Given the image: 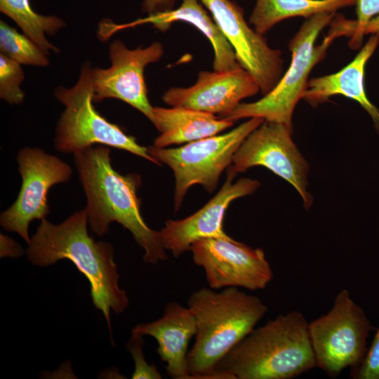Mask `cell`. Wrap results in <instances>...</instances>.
Returning <instances> with one entry per match:
<instances>
[{
    "label": "cell",
    "instance_id": "cell-9",
    "mask_svg": "<svg viewBox=\"0 0 379 379\" xmlns=\"http://www.w3.org/2000/svg\"><path fill=\"white\" fill-rule=\"evenodd\" d=\"M16 160L22 185L16 200L1 213L0 225L6 230L17 233L29 244V223L49 214V190L55 185L68 182L72 169L58 157L38 147L20 149Z\"/></svg>",
    "mask_w": 379,
    "mask_h": 379
},
{
    "label": "cell",
    "instance_id": "cell-10",
    "mask_svg": "<svg viewBox=\"0 0 379 379\" xmlns=\"http://www.w3.org/2000/svg\"><path fill=\"white\" fill-rule=\"evenodd\" d=\"M293 127L264 120L243 141L234 155L233 171H246L261 166L288 182L300 195L308 210L313 198L307 190L309 164L292 139Z\"/></svg>",
    "mask_w": 379,
    "mask_h": 379
},
{
    "label": "cell",
    "instance_id": "cell-29",
    "mask_svg": "<svg viewBox=\"0 0 379 379\" xmlns=\"http://www.w3.org/2000/svg\"><path fill=\"white\" fill-rule=\"evenodd\" d=\"M379 32V15L373 18L364 27L362 34Z\"/></svg>",
    "mask_w": 379,
    "mask_h": 379
},
{
    "label": "cell",
    "instance_id": "cell-5",
    "mask_svg": "<svg viewBox=\"0 0 379 379\" xmlns=\"http://www.w3.org/2000/svg\"><path fill=\"white\" fill-rule=\"evenodd\" d=\"M335 14L322 12L306 19L289 42L291 62L277 86L261 99L239 103L231 112L218 117L233 122L260 117L293 127V113L307 88L312 68L324 58L333 41L341 36L337 28L330 24Z\"/></svg>",
    "mask_w": 379,
    "mask_h": 379
},
{
    "label": "cell",
    "instance_id": "cell-11",
    "mask_svg": "<svg viewBox=\"0 0 379 379\" xmlns=\"http://www.w3.org/2000/svg\"><path fill=\"white\" fill-rule=\"evenodd\" d=\"M190 251L194 262L204 269L213 289H263L273 277L262 248H252L234 239H200L192 243Z\"/></svg>",
    "mask_w": 379,
    "mask_h": 379
},
{
    "label": "cell",
    "instance_id": "cell-24",
    "mask_svg": "<svg viewBox=\"0 0 379 379\" xmlns=\"http://www.w3.org/2000/svg\"><path fill=\"white\" fill-rule=\"evenodd\" d=\"M357 20H352L349 46L357 49L362 44V30L374 17L379 15V0H355Z\"/></svg>",
    "mask_w": 379,
    "mask_h": 379
},
{
    "label": "cell",
    "instance_id": "cell-21",
    "mask_svg": "<svg viewBox=\"0 0 379 379\" xmlns=\"http://www.w3.org/2000/svg\"><path fill=\"white\" fill-rule=\"evenodd\" d=\"M0 11L11 18L48 55L50 51L59 52L46 37L55 34L65 26V22L55 15H42L36 13L29 0H0Z\"/></svg>",
    "mask_w": 379,
    "mask_h": 379
},
{
    "label": "cell",
    "instance_id": "cell-4",
    "mask_svg": "<svg viewBox=\"0 0 379 379\" xmlns=\"http://www.w3.org/2000/svg\"><path fill=\"white\" fill-rule=\"evenodd\" d=\"M187 307L196 321L195 343L187 353L190 379L218 378L216 364L252 331L268 308L257 296L227 287L194 291Z\"/></svg>",
    "mask_w": 379,
    "mask_h": 379
},
{
    "label": "cell",
    "instance_id": "cell-19",
    "mask_svg": "<svg viewBox=\"0 0 379 379\" xmlns=\"http://www.w3.org/2000/svg\"><path fill=\"white\" fill-rule=\"evenodd\" d=\"M150 121L160 133L153 145L158 148L216 135L234 124L213 114L181 107H154Z\"/></svg>",
    "mask_w": 379,
    "mask_h": 379
},
{
    "label": "cell",
    "instance_id": "cell-22",
    "mask_svg": "<svg viewBox=\"0 0 379 379\" xmlns=\"http://www.w3.org/2000/svg\"><path fill=\"white\" fill-rule=\"evenodd\" d=\"M0 50L1 54L20 65L45 67L49 64L44 50L3 20L0 21Z\"/></svg>",
    "mask_w": 379,
    "mask_h": 379
},
{
    "label": "cell",
    "instance_id": "cell-8",
    "mask_svg": "<svg viewBox=\"0 0 379 379\" xmlns=\"http://www.w3.org/2000/svg\"><path fill=\"white\" fill-rule=\"evenodd\" d=\"M371 328L364 309L349 291H340L332 308L308 324L317 367L330 378H337L345 368L357 366L367 352Z\"/></svg>",
    "mask_w": 379,
    "mask_h": 379
},
{
    "label": "cell",
    "instance_id": "cell-27",
    "mask_svg": "<svg viewBox=\"0 0 379 379\" xmlns=\"http://www.w3.org/2000/svg\"><path fill=\"white\" fill-rule=\"evenodd\" d=\"M25 254V251L15 240L8 236L0 234V257L17 258Z\"/></svg>",
    "mask_w": 379,
    "mask_h": 379
},
{
    "label": "cell",
    "instance_id": "cell-23",
    "mask_svg": "<svg viewBox=\"0 0 379 379\" xmlns=\"http://www.w3.org/2000/svg\"><path fill=\"white\" fill-rule=\"evenodd\" d=\"M20 64L4 55H0V97L8 103L20 104L25 93L20 86L24 79Z\"/></svg>",
    "mask_w": 379,
    "mask_h": 379
},
{
    "label": "cell",
    "instance_id": "cell-20",
    "mask_svg": "<svg viewBox=\"0 0 379 379\" xmlns=\"http://www.w3.org/2000/svg\"><path fill=\"white\" fill-rule=\"evenodd\" d=\"M355 3V0H256L249 22L263 35L285 19L298 16L307 19L322 12L336 13Z\"/></svg>",
    "mask_w": 379,
    "mask_h": 379
},
{
    "label": "cell",
    "instance_id": "cell-13",
    "mask_svg": "<svg viewBox=\"0 0 379 379\" xmlns=\"http://www.w3.org/2000/svg\"><path fill=\"white\" fill-rule=\"evenodd\" d=\"M164 53L160 42H153L146 48H128L116 40L109 48L111 66L107 69L93 68V102L107 98L121 100L142 113L149 121L153 107L147 98L144 72L145 67L158 61Z\"/></svg>",
    "mask_w": 379,
    "mask_h": 379
},
{
    "label": "cell",
    "instance_id": "cell-2",
    "mask_svg": "<svg viewBox=\"0 0 379 379\" xmlns=\"http://www.w3.org/2000/svg\"><path fill=\"white\" fill-rule=\"evenodd\" d=\"M111 150L105 145L90 147L74 155L75 166L86 197L85 207L93 232L102 237L117 222L127 229L144 251L146 263L157 265L168 257L159 231L151 229L140 214L137 192L138 174L121 175L112 166Z\"/></svg>",
    "mask_w": 379,
    "mask_h": 379
},
{
    "label": "cell",
    "instance_id": "cell-7",
    "mask_svg": "<svg viewBox=\"0 0 379 379\" xmlns=\"http://www.w3.org/2000/svg\"><path fill=\"white\" fill-rule=\"evenodd\" d=\"M250 118L228 133L205 138L177 148L148 147L150 156L158 163L168 165L175 179L174 208L182 205L187 191L201 185L208 192L216 188L222 171L230 166L233 157L246 138L263 121Z\"/></svg>",
    "mask_w": 379,
    "mask_h": 379
},
{
    "label": "cell",
    "instance_id": "cell-17",
    "mask_svg": "<svg viewBox=\"0 0 379 379\" xmlns=\"http://www.w3.org/2000/svg\"><path fill=\"white\" fill-rule=\"evenodd\" d=\"M378 44L379 32L372 34L355 58L342 69L309 80L302 99L312 106L335 95L352 99L368 113L379 133V110L368 100L364 87L365 67Z\"/></svg>",
    "mask_w": 379,
    "mask_h": 379
},
{
    "label": "cell",
    "instance_id": "cell-28",
    "mask_svg": "<svg viewBox=\"0 0 379 379\" xmlns=\"http://www.w3.org/2000/svg\"><path fill=\"white\" fill-rule=\"evenodd\" d=\"M175 0H143L142 11L148 15L173 9Z\"/></svg>",
    "mask_w": 379,
    "mask_h": 379
},
{
    "label": "cell",
    "instance_id": "cell-1",
    "mask_svg": "<svg viewBox=\"0 0 379 379\" xmlns=\"http://www.w3.org/2000/svg\"><path fill=\"white\" fill-rule=\"evenodd\" d=\"M88 224L85 208L59 224L43 218L26 253L29 261L39 267L50 266L61 260L73 262L89 281L93 303L103 314L112 333L111 311L124 312L129 300L126 291L119 285L120 276L113 246L107 241H95L88 234Z\"/></svg>",
    "mask_w": 379,
    "mask_h": 379
},
{
    "label": "cell",
    "instance_id": "cell-15",
    "mask_svg": "<svg viewBox=\"0 0 379 379\" xmlns=\"http://www.w3.org/2000/svg\"><path fill=\"white\" fill-rule=\"evenodd\" d=\"M260 91L254 78L242 67L231 71L199 73L197 82L187 88H171L162 96L172 107H181L222 117L240 102Z\"/></svg>",
    "mask_w": 379,
    "mask_h": 379
},
{
    "label": "cell",
    "instance_id": "cell-3",
    "mask_svg": "<svg viewBox=\"0 0 379 379\" xmlns=\"http://www.w3.org/2000/svg\"><path fill=\"white\" fill-rule=\"evenodd\" d=\"M309 322L299 311L254 328L216 364L223 379H291L317 367Z\"/></svg>",
    "mask_w": 379,
    "mask_h": 379
},
{
    "label": "cell",
    "instance_id": "cell-26",
    "mask_svg": "<svg viewBox=\"0 0 379 379\" xmlns=\"http://www.w3.org/2000/svg\"><path fill=\"white\" fill-rule=\"evenodd\" d=\"M353 379H379V329L362 361L351 368Z\"/></svg>",
    "mask_w": 379,
    "mask_h": 379
},
{
    "label": "cell",
    "instance_id": "cell-12",
    "mask_svg": "<svg viewBox=\"0 0 379 379\" xmlns=\"http://www.w3.org/2000/svg\"><path fill=\"white\" fill-rule=\"evenodd\" d=\"M232 47L240 66L254 78L263 95L283 76L281 52L269 46L263 35L246 22L242 8L230 0H200Z\"/></svg>",
    "mask_w": 379,
    "mask_h": 379
},
{
    "label": "cell",
    "instance_id": "cell-16",
    "mask_svg": "<svg viewBox=\"0 0 379 379\" xmlns=\"http://www.w3.org/2000/svg\"><path fill=\"white\" fill-rule=\"evenodd\" d=\"M196 331L195 319L190 309L173 301L166 305L161 318L138 324L131 333L154 338L159 345L157 353L166 364L168 375L175 379H190L187 346Z\"/></svg>",
    "mask_w": 379,
    "mask_h": 379
},
{
    "label": "cell",
    "instance_id": "cell-25",
    "mask_svg": "<svg viewBox=\"0 0 379 379\" xmlns=\"http://www.w3.org/2000/svg\"><path fill=\"white\" fill-rule=\"evenodd\" d=\"M143 345V336L135 333H131L129 340L126 343V349L131 353L135 363V369L131 378L133 379L162 378L156 366L150 365L146 361Z\"/></svg>",
    "mask_w": 379,
    "mask_h": 379
},
{
    "label": "cell",
    "instance_id": "cell-6",
    "mask_svg": "<svg viewBox=\"0 0 379 379\" xmlns=\"http://www.w3.org/2000/svg\"><path fill=\"white\" fill-rule=\"evenodd\" d=\"M93 68L81 67L78 81L72 88L59 86L55 96L65 106L55 130L54 147L62 153H72L95 144L128 151L157 165L148 147L101 116L93 105Z\"/></svg>",
    "mask_w": 379,
    "mask_h": 379
},
{
    "label": "cell",
    "instance_id": "cell-18",
    "mask_svg": "<svg viewBox=\"0 0 379 379\" xmlns=\"http://www.w3.org/2000/svg\"><path fill=\"white\" fill-rule=\"evenodd\" d=\"M181 1L178 8L148 15L128 25L117 26V29L149 23L159 30L166 31L175 22H185L197 27L210 41L215 55L214 71H231L241 67L232 47L200 0Z\"/></svg>",
    "mask_w": 379,
    "mask_h": 379
},
{
    "label": "cell",
    "instance_id": "cell-14",
    "mask_svg": "<svg viewBox=\"0 0 379 379\" xmlns=\"http://www.w3.org/2000/svg\"><path fill=\"white\" fill-rule=\"evenodd\" d=\"M236 173L231 166L227 178L219 192L201 209L182 220H168L159 231L161 246L178 258L195 241L203 238L232 239L223 230L225 213L236 199L255 192L260 184L258 180L242 178L232 182Z\"/></svg>",
    "mask_w": 379,
    "mask_h": 379
}]
</instances>
